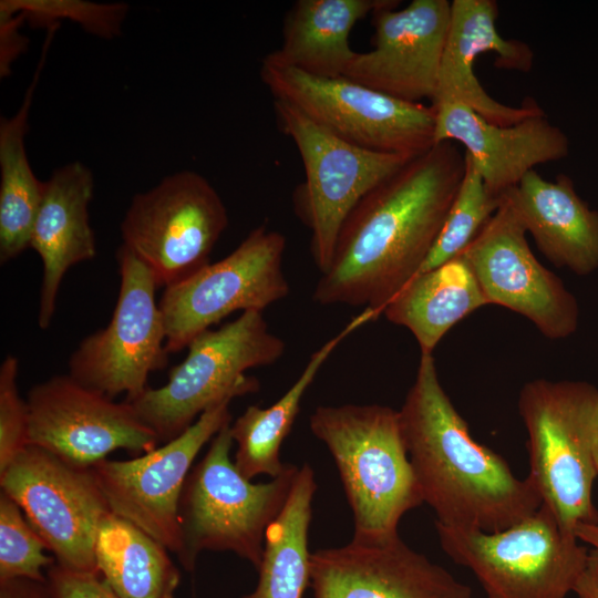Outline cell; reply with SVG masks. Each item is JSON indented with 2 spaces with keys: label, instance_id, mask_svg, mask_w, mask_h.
I'll return each instance as SVG.
<instances>
[{
  "label": "cell",
  "instance_id": "cell-33",
  "mask_svg": "<svg viewBox=\"0 0 598 598\" xmlns=\"http://www.w3.org/2000/svg\"><path fill=\"white\" fill-rule=\"evenodd\" d=\"M52 598H120L96 573H81L56 563L47 570Z\"/></svg>",
  "mask_w": 598,
  "mask_h": 598
},
{
  "label": "cell",
  "instance_id": "cell-13",
  "mask_svg": "<svg viewBox=\"0 0 598 598\" xmlns=\"http://www.w3.org/2000/svg\"><path fill=\"white\" fill-rule=\"evenodd\" d=\"M0 486L20 506L58 565L100 574L95 540L112 512L92 468L75 467L28 445L0 472Z\"/></svg>",
  "mask_w": 598,
  "mask_h": 598
},
{
  "label": "cell",
  "instance_id": "cell-16",
  "mask_svg": "<svg viewBox=\"0 0 598 598\" xmlns=\"http://www.w3.org/2000/svg\"><path fill=\"white\" fill-rule=\"evenodd\" d=\"M526 230L503 195L501 206L461 254L488 305L517 312L549 339L578 327L579 308L561 279L532 252Z\"/></svg>",
  "mask_w": 598,
  "mask_h": 598
},
{
  "label": "cell",
  "instance_id": "cell-9",
  "mask_svg": "<svg viewBox=\"0 0 598 598\" xmlns=\"http://www.w3.org/2000/svg\"><path fill=\"white\" fill-rule=\"evenodd\" d=\"M259 75L274 100L360 147L419 155L434 144L435 111L406 102L346 76L321 78L262 58Z\"/></svg>",
  "mask_w": 598,
  "mask_h": 598
},
{
  "label": "cell",
  "instance_id": "cell-25",
  "mask_svg": "<svg viewBox=\"0 0 598 598\" xmlns=\"http://www.w3.org/2000/svg\"><path fill=\"white\" fill-rule=\"evenodd\" d=\"M380 315L374 309L363 308L338 334L310 355L301 374L278 401L268 408L250 405L230 424L231 437L237 444L234 463L246 478L251 481L261 474L275 478L283 471L287 463L280 460V448L299 414L305 393L334 349L353 331Z\"/></svg>",
  "mask_w": 598,
  "mask_h": 598
},
{
  "label": "cell",
  "instance_id": "cell-7",
  "mask_svg": "<svg viewBox=\"0 0 598 598\" xmlns=\"http://www.w3.org/2000/svg\"><path fill=\"white\" fill-rule=\"evenodd\" d=\"M443 551L470 569L486 598H567L589 551L553 511L540 507L499 532L435 524Z\"/></svg>",
  "mask_w": 598,
  "mask_h": 598
},
{
  "label": "cell",
  "instance_id": "cell-10",
  "mask_svg": "<svg viewBox=\"0 0 598 598\" xmlns=\"http://www.w3.org/2000/svg\"><path fill=\"white\" fill-rule=\"evenodd\" d=\"M226 206L200 174L182 171L136 194L121 223L123 246L168 287L209 264L227 228Z\"/></svg>",
  "mask_w": 598,
  "mask_h": 598
},
{
  "label": "cell",
  "instance_id": "cell-38",
  "mask_svg": "<svg viewBox=\"0 0 598 598\" xmlns=\"http://www.w3.org/2000/svg\"><path fill=\"white\" fill-rule=\"evenodd\" d=\"M592 460H594L595 468H596L597 474H598V427H597L595 439H594Z\"/></svg>",
  "mask_w": 598,
  "mask_h": 598
},
{
  "label": "cell",
  "instance_id": "cell-5",
  "mask_svg": "<svg viewBox=\"0 0 598 598\" xmlns=\"http://www.w3.org/2000/svg\"><path fill=\"white\" fill-rule=\"evenodd\" d=\"M527 432V477L560 524L597 523L592 487L598 476L592 445L598 427V389L584 381L536 379L519 392Z\"/></svg>",
  "mask_w": 598,
  "mask_h": 598
},
{
  "label": "cell",
  "instance_id": "cell-32",
  "mask_svg": "<svg viewBox=\"0 0 598 598\" xmlns=\"http://www.w3.org/2000/svg\"><path fill=\"white\" fill-rule=\"evenodd\" d=\"M19 361L7 355L0 367V472L29 445L28 406L18 392Z\"/></svg>",
  "mask_w": 598,
  "mask_h": 598
},
{
  "label": "cell",
  "instance_id": "cell-35",
  "mask_svg": "<svg viewBox=\"0 0 598 598\" xmlns=\"http://www.w3.org/2000/svg\"><path fill=\"white\" fill-rule=\"evenodd\" d=\"M0 598H52L47 582L13 579L0 584Z\"/></svg>",
  "mask_w": 598,
  "mask_h": 598
},
{
  "label": "cell",
  "instance_id": "cell-19",
  "mask_svg": "<svg viewBox=\"0 0 598 598\" xmlns=\"http://www.w3.org/2000/svg\"><path fill=\"white\" fill-rule=\"evenodd\" d=\"M497 17L495 0L451 1L448 33L432 106L461 103L499 125H511L545 113L530 97L520 106L495 100L477 79L474 64L484 53H494L495 66L502 70L526 73L534 64V52L526 42L501 35Z\"/></svg>",
  "mask_w": 598,
  "mask_h": 598
},
{
  "label": "cell",
  "instance_id": "cell-29",
  "mask_svg": "<svg viewBox=\"0 0 598 598\" xmlns=\"http://www.w3.org/2000/svg\"><path fill=\"white\" fill-rule=\"evenodd\" d=\"M502 199L503 196H495L488 190L465 155L462 182L440 235L419 272L431 270L458 257L495 214Z\"/></svg>",
  "mask_w": 598,
  "mask_h": 598
},
{
  "label": "cell",
  "instance_id": "cell-2",
  "mask_svg": "<svg viewBox=\"0 0 598 598\" xmlns=\"http://www.w3.org/2000/svg\"><path fill=\"white\" fill-rule=\"evenodd\" d=\"M409 458L435 524L504 530L535 513L542 497L499 454L480 444L444 391L433 354H421L399 411Z\"/></svg>",
  "mask_w": 598,
  "mask_h": 598
},
{
  "label": "cell",
  "instance_id": "cell-27",
  "mask_svg": "<svg viewBox=\"0 0 598 598\" xmlns=\"http://www.w3.org/2000/svg\"><path fill=\"white\" fill-rule=\"evenodd\" d=\"M161 543L110 513L95 540L100 575L120 598H174L181 575Z\"/></svg>",
  "mask_w": 598,
  "mask_h": 598
},
{
  "label": "cell",
  "instance_id": "cell-24",
  "mask_svg": "<svg viewBox=\"0 0 598 598\" xmlns=\"http://www.w3.org/2000/svg\"><path fill=\"white\" fill-rule=\"evenodd\" d=\"M488 306L471 267L460 255L416 274L385 306V318L406 328L421 354L433 351L445 333L473 311Z\"/></svg>",
  "mask_w": 598,
  "mask_h": 598
},
{
  "label": "cell",
  "instance_id": "cell-4",
  "mask_svg": "<svg viewBox=\"0 0 598 598\" xmlns=\"http://www.w3.org/2000/svg\"><path fill=\"white\" fill-rule=\"evenodd\" d=\"M230 424L210 440L182 491L181 549L176 556L188 571L194 570L204 550L231 551L258 570L267 529L282 511L299 471L286 464L270 482L251 483L230 458Z\"/></svg>",
  "mask_w": 598,
  "mask_h": 598
},
{
  "label": "cell",
  "instance_id": "cell-36",
  "mask_svg": "<svg viewBox=\"0 0 598 598\" xmlns=\"http://www.w3.org/2000/svg\"><path fill=\"white\" fill-rule=\"evenodd\" d=\"M574 592L577 598H598V554L589 553L588 561Z\"/></svg>",
  "mask_w": 598,
  "mask_h": 598
},
{
  "label": "cell",
  "instance_id": "cell-20",
  "mask_svg": "<svg viewBox=\"0 0 598 598\" xmlns=\"http://www.w3.org/2000/svg\"><path fill=\"white\" fill-rule=\"evenodd\" d=\"M432 107L435 111L434 144L453 142L463 146L495 196L502 197L536 166L569 154L567 135L545 113L499 125L461 103Z\"/></svg>",
  "mask_w": 598,
  "mask_h": 598
},
{
  "label": "cell",
  "instance_id": "cell-28",
  "mask_svg": "<svg viewBox=\"0 0 598 598\" xmlns=\"http://www.w3.org/2000/svg\"><path fill=\"white\" fill-rule=\"evenodd\" d=\"M316 491L313 470L305 463L282 511L267 529L257 586L243 598H302L310 585L308 533Z\"/></svg>",
  "mask_w": 598,
  "mask_h": 598
},
{
  "label": "cell",
  "instance_id": "cell-26",
  "mask_svg": "<svg viewBox=\"0 0 598 598\" xmlns=\"http://www.w3.org/2000/svg\"><path fill=\"white\" fill-rule=\"evenodd\" d=\"M58 28L48 29L41 59L20 109L0 121V262L7 264L30 248L33 224L44 182L34 175L25 151L28 116L45 55Z\"/></svg>",
  "mask_w": 598,
  "mask_h": 598
},
{
  "label": "cell",
  "instance_id": "cell-37",
  "mask_svg": "<svg viewBox=\"0 0 598 598\" xmlns=\"http://www.w3.org/2000/svg\"><path fill=\"white\" fill-rule=\"evenodd\" d=\"M574 534L578 540L590 545L598 554V522L578 524L574 528Z\"/></svg>",
  "mask_w": 598,
  "mask_h": 598
},
{
  "label": "cell",
  "instance_id": "cell-11",
  "mask_svg": "<svg viewBox=\"0 0 598 598\" xmlns=\"http://www.w3.org/2000/svg\"><path fill=\"white\" fill-rule=\"evenodd\" d=\"M286 239L260 225L225 258L164 289L158 301L168 353L188 347L230 313L264 311L290 291L283 272Z\"/></svg>",
  "mask_w": 598,
  "mask_h": 598
},
{
  "label": "cell",
  "instance_id": "cell-15",
  "mask_svg": "<svg viewBox=\"0 0 598 598\" xmlns=\"http://www.w3.org/2000/svg\"><path fill=\"white\" fill-rule=\"evenodd\" d=\"M223 399L182 434L132 460H103L92 468L111 512L136 525L166 549L178 554V506L185 481L202 447L231 422Z\"/></svg>",
  "mask_w": 598,
  "mask_h": 598
},
{
  "label": "cell",
  "instance_id": "cell-22",
  "mask_svg": "<svg viewBox=\"0 0 598 598\" xmlns=\"http://www.w3.org/2000/svg\"><path fill=\"white\" fill-rule=\"evenodd\" d=\"M504 196L551 264L580 276L598 268V210L578 195L568 175L549 181L533 169Z\"/></svg>",
  "mask_w": 598,
  "mask_h": 598
},
{
  "label": "cell",
  "instance_id": "cell-14",
  "mask_svg": "<svg viewBox=\"0 0 598 598\" xmlns=\"http://www.w3.org/2000/svg\"><path fill=\"white\" fill-rule=\"evenodd\" d=\"M29 445L91 468L116 451L146 454L159 440L126 402L90 389L69 373L32 386L27 396Z\"/></svg>",
  "mask_w": 598,
  "mask_h": 598
},
{
  "label": "cell",
  "instance_id": "cell-30",
  "mask_svg": "<svg viewBox=\"0 0 598 598\" xmlns=\"http://www.w3.org/2000/svg\"><path fill=\"white\" fill-rule=\"evenodd\" d=\"M47 544L33 529L20 506L0 493V584L13 579L47 582L44 571L55 564L45 555Z\"/></svg>",
  "mask_w": 598,
  "mask_h": 598
},
{
  "label": "cell",
  "instance_id": "cell-21",
  "mask_svg": "<svg viewBox=\"0 0 598 598\" xmlns=\"http://www.w3.org/2000/svg\"><path fill=\"white\" fill-rule=\"evenodd\" d=\"M93 193V174L80 162L63 165L44 182L30 237V248L43 264L38 313L41 329L51 324L66 271L96 255L95 235L89 220Z\"/></svg>",
  "mask_w": 598,
  "mask_h": 598
},
{
  "label": "cell",
  "instance_id": "cell-3",
  "mask_svg": "<svg viewBox=\"0 0 598 598\" xmlns=\"http://www.w3.org/2000/svg\"><path fill=\"white\" fill-rule=\"evenodd\" d=\"M310 430L339 471L353 514V538L399 535L403 515L423 504L399 411L380 404L318 406Z\"/></svg>",
  "mask_w": 598,
  "mask_h": 598
},
{
  "label": "cell",
  "instance_id": "cell-23",
  "mask_svg": "<svg viewBox=\"0 0 598 598\" xmlns=\"http://www.w3.org/2000/svg\"><path fill=\"white\" fill-rule=\"evenodd\" d=\"M396 0H298L287 12L275 62L321 78H339L355 55L349 43L355 23Z\"/></svg>",
  "mask_w": 598,
  "mask_h": 598
},
{
  "label": "cell",
  "instance_id": "cell-6",
  "mask_svg": "<svg viewBox=\"0 0 598 598\" xmlns=\"http://www.w3.org/2000/svg\"><path fill=\"white\" fill-rule=\"evenodd\" d=\"M285 348L283 340L269 330L264 311H244L194 338L186 358L169 371L164 385L148 386L126 402L159 442L166 443L216 402L258 391L259 382L245 372L275 363Z\"/></svg>",
  "mask_w": 598,
  "mask_h": 598
},
{
  "label": "cell",
  "instance_id": "cell-34",
  "mask_svg": "<svg viewBox=\"0 0 598 598\" xmlns=\"http://www.w3.org/2000/svg\"><path fill=\"white\" fill-rule=\"evenodd\" d=\"M24 18L20 13L0 11V78L11 73V64L27 49L28 38L19 32Z\"/></svg>",
  "mask_w": 598,
  "mask_h": 598
},
{
  "label": "cell",
  "instance_id": "cell-1",
  "mask_svg": "<svg viewBox=\"0 0 598 598\" xmlns=\"http://www.w3.org/2000/svg\"><path fill=\"white\" fill-rule=\"evenodd\" d=\"M464 171L460 145L435 143L370 190L344 220L312 299L383 313L426 260Z\"/></svg>",
  "mask_w": 598,
  "mask_h": 598
},
{
  "label": "cell",
  "instance_id": "cell-17",
  "mask_svg": "<svg viewBox=\"0 0 598 598\" xmlns=\"http://www.w3.org/2000/svg\"><path fill=\"white\" fill-rule=\"evenodd\" d=\"M400 1L372 14V49L357 52L344 76L390 96L432 101L447 39L451 1Z\"/></svg>",
  "mask_w": 598,
  "mask_h": 598
},
{
  "label": "cell",
  "instance_id": "cell-8",
  "mask_svg": "<svg viewBox=\"0 0 598 598\" xmlns=\"http://www.w3.org/2000/svg\"><path fill=\"white\" fill-rule=\"evenodd\" d=\"M272 105L278 130L293 142L302 161L305 179L295 188L292 202L310 230L313 262L324 274L351 210L414 156L360 147L286 102L274 100Z\"/></svg>",
  "mask_w": 598,
  "mask_h": 598
},
{
  "label": "cell",
  "instance_id": "cell-18",
  "mask_svg": "<svg viewBox=\"0 0 598 598\" xmlns=\"http://www.w3.org/2000/svg\"><path fill=\"white\" fill-rule=\"evenodd\" d=\"M310 586L315 598H473L468 586L399 535L311 553Z\"/></svg>",
  "mask_w": 598,
  "mask_h": 598
},
{
  "label": "cell",
  "instance_id": "cell-31",
  "mask_svg": "<svg viewBox=\"0 0 598 598\" xmlns=\"http://www.w3.org/2000/svg\"><path fill=\"white\" fill-rule=\"evenodd\" d=\"M0 11L20 13L30 24L47 29L68 19L93 35L111 40L120 35L128 6L85 0H1Z\"/></svg>",
  "mask_w": 598,
  "mask_h": 598
},
{
  "label": "cell",
  "instance_id": "cell-12",
  "mask_svg": "<svg viewBox=\"0 0 598 598\" xmlns=\"http://www.w3.org/2000/svg\"><path fill=\"white\" fill-rule=\"evenodd\" d=\"M120 290L109 324L86 338L69 360V374L112 399L132 401L152 372L166 367V332L151 270L131 250H117Z\"/></svg>",
  "mask_w": 598,
  "mask_h": 598
}]
</instances>
